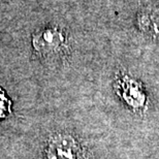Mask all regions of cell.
Instances as JSON below:
<instances>
[{
  "instance_id": "1",
  "label": "cell",
  "mask_w": 159,
  "mask_h": 159,
  "mask_svg": "<svg viewBox=\"0 0 159 159\" xmlns=\"http://www.w3.org/2000/svg\"><path fill=\"white\" fill-rule=\"evenodd\" d=\"M31 49L40 59L48 60L61 57L69 52L68 33L57 25H49L31 34Z\"/></svg>"
},
{
  "instance_id": "2",
  "label": "cell",
  "mask_w": 159,
  "mask_h": 159,
  "mask_svg": "<svg viewBox=\"0 0 159 159\" xmlns=\"http://www.w3.org/2000/svg\"><path fill=\"white\" fill-rule=\"evenodd\" d=\"M113 87L118 96L133 112L143 113L147 110L149 98L144 86L131 75L120 71L115 75Z\"/></svg>"
},
{
  "instance_id": "3",
  "label": "cell",
  "mask_w": 159,
  "mask_h": 159,
  "mask_svg": "<svg viewBox=\"0 0 159 159\" xmlns=\"http://www.w3.org/2000/svg\"><path fill=\"white\" fill-rule=\"evenodd\" d=\"M135 26L141 33L149 39L159 43V15L156 12L142 9L135 16Z\"/></svg>"
},
{
  "instance_id": "4",
  "label": "cell",
  "mask_w": 159,
  "mask_h": 159,
  "mask_svg": "<svg viewBox=\"0 0 159 159\" xmlns=\"http://www.w3.org/2000/svg\"><path fill=\"white\" fill-rule=\"evenodd\" d=\"M1 159H12L11 156H6V157H3V158H1Z\"/></svg>"
}]
</instances>
